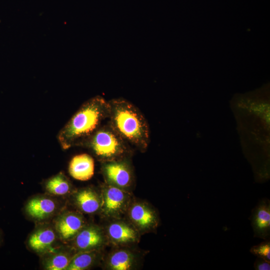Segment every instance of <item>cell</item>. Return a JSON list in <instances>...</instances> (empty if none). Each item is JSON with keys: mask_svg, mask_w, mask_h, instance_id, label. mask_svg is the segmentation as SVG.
I'll list each match as a JSON object with an SVG mask.
<instances>
[{"mask_svg": "<svg viewBox=\"0 0 270 270\" xmlns=\"http://www.w3.org/2000/svg\"><path fill=\"white\" fill-rule=\"evenodd\" d=\"M250 252L258 258H263L270 262V241L265 240L258 245L252 246Z\"/></svg>", "mask_w": 270, "mask_h": 270, "instance_id": "d6986e66", "label": "cell"}, {"mask_svg": "<svg viewBox=\"0 0 270 270\" xmlns=\"http://www.w3.org/2000/svg\"><path fill=\"white\" fill-rule=\"evenodd\" d=\"M108 244L102 226L88 223L69 244L76 253L83 251L103 250Z\"/></svg>", "mask_w": 270, "mask_h": 270, "instance_id": "8fae6325", "label": "cell"}, {"mask_svg": "<svg viewBox=\"0 0 270 270\" xmlns=\"http://www.w3.org/2000/svg\"><path fill=\"white\" fill-rule=\"evenodd\" d=\"M108 102L96 96L84 102L60 130L57 139L63 150L81 146L108 118Z\"/></svg>", "mask_w": 270, "mask_h": 270, "instance_id": "6da1fadb", "label": "cell"}, {"mask_svg": "<svg viewBox=\"0 0 270 270\" xmlns=\"http://www.w3.org/2000/svg\"><path fill=\"white\" fill-rule=\"evenodd\" d=\"M143 255L134 246H114L104 255L102 268L108 270H134L142 264Z\"/></svg>", "mask_w": 270, "mask_h": 270, "instance_id": "ba28073f", "label": "cell"}, {"mask_svg": "<svg viewBox=\"0 0 270 270\" xmlns=\"http://www.w3.org/2000/svg\"><path fill=\"white\" fill-rule=\"evenodd\" d=\"M103 250L83 251L76 253L66 270H86L100 264Z\"/></svg>", "mask_w": 270, "mask_h": 270, "instance_id": "ac0fdd59", "label": "cell"}, {"mask_svg": "<svg viewBox=\"0 0 270 270\" xmlns=\"http://www.w3.org/2000/svg\"><path fill=\"white\" fill-rule=\"evenodd\" d=\"M43 186L46 194L56 197H69L76 188L64 172L45 180Z\"/></svg>", "mask_w": 270, "mask_h": 270, "instance_id": "e0dca14e", "label": "cell"}, {"mask_svg": "<svg viewBox=\"0 0 270 270\" xmlns=\"http://www.w3.org/2000/svg\"><path fill=\"white\" fill-rule=\"evenodd\" d=\"M100 163L132 158L134 148L107 124L101 125L82 145Z\"/></svg>", "mask_w": 270, "mask_h": 270, "instance_id": "3957f363", "label": "cell"}, {"mask_svg": "<svg viewBox=\"0 0 270 270\" xmlns=\"http://www.w3.org/2000/svg\"><path fill=\"white\" fill-rule=\"evenodd\" d=\"M4 233L2 231V230L0 228V247L2 246V244L4 242Z\"/></svg>", "mask_w": 270, "mask_h": 270, "instance_id": "44dd1931", "label": "cell"}, {"mask_svg": "<svg viewBox=\"0 0 270 270\" xmlns=\"http://www.w3.org/2000/svg\"><path fill=\"white\" fill-rule=\"evenodd\" d=\"M76 210L82 214H100L102 206L100 189L88 186L76 189L69 196Z\"/></svg>", "mask_w": 270, "mask_h": 270, "instance_id": "4fadbf2b", "label": "cell"}, {"mask_svg": "<svg viewBox=\"0 0 270 270\" xmlns=\"http://www.w3.org/2000/svg\"><path fill=\"white\" fill-rule=\"evenodd\" d=\"M102 226L113 246H134L140 242L141 234L125 218L106 220Z\"/></svg>", "mask_w": 270, "mask_h": 270, "instance_id": "52a82bcc", "label": "cell"}, {"mask_svg": "<svg viewBox=\"0 0 270 270\" xmlns=\"http://www.w3.org/2000/svg\"><path fill=\"white\" fill-rule=\"evenodd\" d=\"M69 246H59L42 257V268L46 270H66L76 254Z\"/></svg>", "mask_w": 270, "mask_h": 270, "instance_id": "9a60e30c", "label": "cell"}, {"mask_svg": "<svg viewBox=\"0 0 270 270\" xmlns=\"http://www.w3.org/2000/svg\"><path fill=\"white\" fill-rule=\"evenodd\" d=\"M87 224L83 214L79 212L62 210L56 216L52 224L59 240L69 244Z\"/></svg>", "mask_w": 270, "mask_h": 270, "instance_id": "30bf717a", "label": "cell"}, {"mask_svg": "<svg viewBox=\"0 0 270 270\" xmlns=\"http://www.w3.org/2000/svg\"><path fill=\"white\" fill-rule=\"evenodd\" d=\"M24 208L26 215L38 222H46L62 210V204L57 197L46 193L30 198Z\"/></svg>", "mask_w": 270, "mask_h": 270, "instance_id": "9c48e42d", "label": "cell"}, {"mask_svg": "<svg viewBox=\"0 0 270 270\" xmlns=\"http://www.w3.org/2000/svg\"><path fill=\"white\" fill-rule=\"evenodd\" d=\"M254 236L264 240L270 239V202L264 198L260 200L254 208L250 216Z\"/></svg>", "mask_w": 270, "mask_h": 270, "instance_id": "5bb4252c", "label": "cell"}, {"mask_svg": "<svg viewBox=\"0 0 270 270\" xmlns=\"http://www.w3.org/2000/svg\"><path fill=\"white\" fill-rule=\"evenodd\" d=\"M132 158L102 162L100 170L104 182L131 192L135 184Z\"/></svg>", "mask_w": 270, "mask_h": 270, "instance_id": "8992f818", "label": "cell"}, {"mask_svg": "<svg viewBox=\"0 0 270 270\" xmlns=\"http://www.w3.org/2000/svg\"><path fill=\"white\" fill-rule=\"evenodd\" d=\"M68 172L74 179L86 181L94 174V162L92 156L82 154L74 156L68 165Z\"/></svg>", "mask_w": 270, "mask_h": 270, "instance_id": "2e32d148", "label": "cell"}, {"mask_svg": "<svg viewBox=\"0 0 270 270\" xmlns=\"http://www.w3.org/2000/svg\"><path fill=\"white\" fill-rule=\"evenodd\" d=\"M108 102V122L133 148L146 152L150 142L148 122L140 110L122 98Z\"/></svg>", "mask_w": 270, "mask_h": 270, "instance_id": "7a4b0ae2", "label": "cell"}, {"mask_svg": "<svg viewBox=\"0 0 270 270\" xmlns=\"http://www.w3.org/2000/svg\"><path fill=\"white\" fill-rule=\"evenodd\" d=\"M102 206L100 214L104 220L124 218L134 198L131 192L104 182L100 186Z\"/></svg>", "mask_w": 270, "mask_h": 270, "instance_id": "277c9868", "label": "cell"}, {"mask_svg": "<svg viewBox=\"0 0 270 270\" xmlns=\"http://www.w3.org/2000/svg\"><path fill=\"white\" fill-rule=\"evenodd\" d=\"M140 233L155 232L160 224L159 214L146 201L133 198L124 217Z\"/></svg>", "mask_w": 270, "mask_h": 270, "instance_id": "5b68a950", "label": "cell"}, {"mask_svg": "<svg viewBox=\"0 0 270 270\" xmlns=\"http://www.w3.org/2000/svg\"><path fill=\"white\" fill-rule=\"evenodd\" d=\"M256 270H270V262L260 258H258L254 263Z\"/></svg>", "mask_w": 270, "mask_h": 270, "instance_id": "ffe728a7", "label": "cell"}, {"mask_svg": "<svg viewBox=\"0 0 270 270\" xmlns=\"http://www.w3.org/2000/svg\"><path fill=\"white\" fill-rule=\"evenodd\" d=\"M38 223L30 234L26 244L30 250L42 256L59 246L56 244L59 239L53 224L47 222Z\"/></svg>", "mask_w": 270, "mask_h": 270, "instance_id": "7c38bea8", "label": "cell"}]
</instances>
